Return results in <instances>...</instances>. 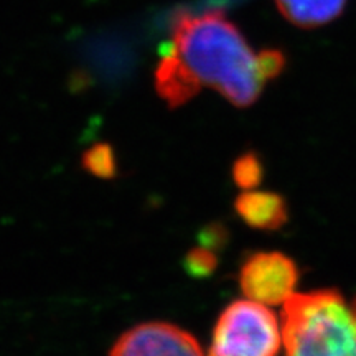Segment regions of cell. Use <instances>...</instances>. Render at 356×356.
<instances>
[{"label": "cell", "instance_id": "cell-9", "mask_svg": "<svg viewBox=\"0 0 356 356\" xmlns=\"http://www.w3.org/2000/svg\"><path fill=\"white\" fill-rule=\"evenodd\" d=\"M257 66L264 84L270 79H275L286 68V56L277 50H264L257 55Z\"/></svg>", "mask_w": 356, "mask_h": 356}, {"label": "cell", "instance_id": "cell-2", "mask_svg": "<svg viewBox=\"0 0 356 356\" xmlns=\"http://www.w3.org/2000/svg\"><path fill=\"white\" fill-rule=\"evenodd\" d=\"M282 305L284 356H356V297L292 293Z\"/></svg>", "mask_w": 356, "mask_h": 356}, {"label": "cell", "instance_id": "cell-7", "mask_svg": "<svg viewBox=\"0 0 356 356\" xmlns=\"http://www.w3.org/2000/svg\"><path fill=\"white\" fill-rule=\"evenodd\" d=\"M346 0H275L279 12L296 26H322L343 12Z\"/></svg>", "mask_w": 356, "mask_h": 356}, {"label": "cell", "instance_id": "cell-3", "mask_svg": "<svg viewBox=\"0 0 356 356\" xmlns=\"http://www.w3.org/2000/svg\"><path fill=\"white\" fill-rule=\"evenodd\" d=\"M282 325L264 304L238 300L218 318L208 356H280Z\"/></svg>", "mask_w": 356, "mask_h": 356}, {"label": "cell", "instance_id": "cell-5", "mask_svg": "<svg viewBox=\"0 0 356 356\" xmlns=\"http://www.w3.org/2000/svg\"><path fill=\"white\" fill-rule=\"evenodd\" d=\"M109 356H204L191 333L165 322L140 323L119 337Z\"/></svg>", "mask_w": 356, "mask_h": 356}, {"label": "cell", "instance_id": "cell-10", "mask_svg": "<svg viewBox=\"0 0 356 356\" xmlns=\"http://www.w3.org/2000/svg\"><path fill=\"white\" fill-rule=\"evenodd\" d=\"M216 267V257L211 249H195L186 257V269L190 274L203 277L210 275Z\"/></svg>", "mask_w": 356, "mask_h": 356}, {"label": "cell", "instance_id": "cell-6", "mask_svg": "<svg viewBox=\"0 0 356 356\" xmlns=\"http://www.w3.org/2000/svg\"><path fill=\"white\" fill-rule=\"evenodd\" d=\"M234 208L244 222L256 229H279L289 218L284 198L273 191H244L236 200Z\"/></svg>", "mask_w": 356, "mask_h": 356}, {"label": "cell", "instance_id": "cell-1", "mask_svg": "<svg viewBox=\"0 0 356 356\" xmlns=\"http://www.w3.org/2000/svg\"><path fill=\"white\" fill-rule=\"evenodd\" d=\"M264 81L257 55L221 12L181 13L173 22L168 50L155 70V89L178 108L213 88L236 108L254 104Z\"/></svg>", "mask_w": 356, "mask_h": 356}, {"label": "cell", "instance_id": "cell-11", "mask_svg": "<svg viewBox=\"0 0 356 356\" xmlns=\"http://www.w3.org/2000/svg\"><path fill=\"white\" fill-rule=\"evenodd\" d=\"M226 238H228V233H226V228L221 225H213L202 234V241L207 244L208 249H220L225 246Z\"/></svg>", "mask_w": 356, "mask_h": 356}, {"label": "cell", "instance_id": "cell-4", "mask_svg": "<svg viewBox=\"0 0 356 356\" xmlns=\"http://www.w3.org/2000/svg\"><path fill=\"white\" fill-rule=\"evenodd\" d=\"M299 270L280 252H257L244 262L239 286L249 300L264 305L284 304L293 293Z\"/></svg>", "mask_w": 356, "mask_h": 356}, {"label": "cell", "instance_id": "cell-8", "mask_svg": "<svg viewBox=\"0 0 356 356\" xmlns=\"http://www.w3.org/2000/svg\"><path fill=\"white\" fill-rule=\"evenodd\" d=\"M262 163L254 152L243 154L236 159L233 165V178L236 185L243 190H252L262 181Z\"/></svg>", "mask_w": 356, "mask_h": 356}]
</instances>
